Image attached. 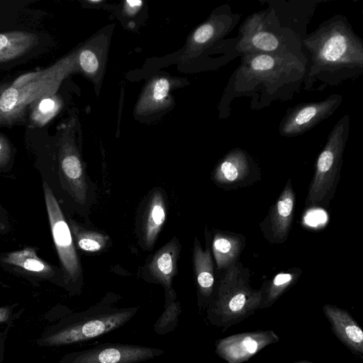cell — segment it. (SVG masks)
I'll use <instances>...</instances> for the list:
<instances>
[{
  "label": "cell",
  "instance_id": "1",
  "mask_svg": "<svg viewBox=\"0 0 363 363\" xmlns=\"http://www.w3.org/2000/svg\"><path fill=\"white\" fill-rule=\"evenodd\" d=\"M301 43L309 56L303 82L306 90L315 83L320 89L338 86L363 73V43L344 16L323 22Z\"/></svg>",
  "mask_w": 363,
  "mask_h": 363
},
{
  "label": "cell",
  "instance_id": "2",
  "mask_svg": "<svg viewBox=\"0 0 363 363\" xmlns=\"http://www.w3.org/2000/svg\"><path fill=\"white\" fill-rule=\"evenodd\" d=\"M307 62L305 54L242 55L230 79V96H254L255 108L290 99L304 82Z\"/></svg>",
  "mask_w": 363,
  "mask_h": 363
},
{
  "label": "cell",
  "instance_id": "3",
  "mask_svg": "<svg viewBox=\"0 0 363 363\" xmlns=\"http://www.w3.org/2000/svg\"><path fill=\"white\" fill-rule=\"evenodd\" d=\"M235 48L242 55L304 54L301 38L289 28L281 26L272 7L245 20Z\"/></svg>",
  "mask_w": 363,
  "mask_h": 363
},
{
  "label": "cell",
  "instance_id": "4",
  "mask_svg": "<svg viewBox=\"0 0 363 363\" xmlns=\"http://www.w3.org/2000/svg\"><path fill=\"white\" fill-rule=\"evenodd\" d=\"M138 309V306L116 308L99 303L74 315L43 342L50 346H65L94 340L128 323Z\"/></svg>",
  "mask_w": 363,
  "mask_h": 363
},
{
  "label": "cell",
  "instance_id": "5",
  "mask_svg": "<svg viewBox=\"0 0 363 363\" xmlns=\"http://www.w3.org/2000/svg\"><path fill=\"white\" fill-rule=\"evenodd\" d=\"M262 299V292L253 290L244 269L234 264L228 269L216 298L209 303L207 318L218 326H228L250 315L260 306Z\"/></svg>",
  "mask_w": 363,
  "mask_h": 363
},
{
  "label": "cell",
  "instance_id": "6",
  "mask_svg": "<svg viewBox=\"0 0 363 363\" xmlns=\"http://www.w3.org/2000/svg\"><path fill=\"white\" fill-rule=\"evenodd\" d=\"M349 128L350 116L345 114L328 135L327 142L317 159L315 174L306 199L307 205L322 203L330 199L329 196L335 187L336 177L340 169Z\"/></svg>",
  "mask_w": 363,
  "mask_h": 363
},
{
  "label": "cell",
  "instance_id": "7",
  "mask_svg": "<svg viewBox=\"0 0 363 363\" xmlns=\"http://www.w3.org/2000/svg\"><path fill=\"white\" fill-rule=\"evenodd\" d=\"M43 189L52 237L62 267L64 280L66 283L75 284L80 277L81 267L69 226L51 187L45 181L43 182Z\"/></svg>",
  "mask_w": 363,
  "mask_h": 363
},
{
  "label": "cell",
  "instance_id": "8",
  "mask_svg": "<svg viewBox=\"0 0 363 363\" xmlns=\"http://www.w3.org/2000/svg\"><path fill=\"white\" fill-rule=\"evenodd\" d=\"M164 353L163 350L140 345L102 343L73 352L65 363H140Z\"/></svg>",
  "mask_w": 363,
  "mask_h": 363
},
{
  "label": "cell",
  "instance_id": "9",
  "mask_svg": "<svg viewBox=\"0 0 363 363\" xmlns=\"http://www.w3.org/2000/svg\"><path fill=\"white\" fill-rule=\"evenodd\" d=\"M342 100V95L334 94L320 101L302 103L289 108L280 123L279 134L290 138L305 133L330 117Z\"/></svg>",
  "mask_w": 363,
  "mask_h": 363
},
{
  "label": "cell",
  "instance_id": "10",
  "mask_svg": "<svg viewBox=\"0 0 363 363\" xmlns=\"http://www.w3.org/2000/svg\"><path fill=\"white\" fill-rule=\"evenodd\" d=\"M277 341L279 337L272 330L236 334L218 341L216 352L228 363H242Z\"/></svg>",
  "mask_w": 363,
  "mask_h": 363
},
{
  "label": "cell",
  "instance_id": "11",
  "mask_svg": "<svg viewBox=\"0 0 363 363\" xmlns=\"http://www.w3.org/2000/svg\"><path fill=\"white\" fill-rule=\"evenodd\" d=\"M295 194L289 179L277 202L272 206L260 226L265 238L271 242H284L289 233L294 216Z\"/></svg>",
  "mask_w": 363,
  "mask_h": 363
},
{
  "label": "cell",
  "instance_id": "12",
  "mask_svg": "<svg viewBox=\"0 0 363 363\" xmlns=\"http://www.w3.org/2000/svg\"><path fill=\"white\" fill-rule=\"evenodd\" d=\"M37 248L23 249L0 254V266L11 272L35 279L52 280L57 275V268L41 259Z\"/></svg>",
  "mask_w": 363,
  "mask_h": 363
},
{
  "label": "cell",
  "instance_id": "13",
  "mask_svg": "<svg viewBox=\"0 0 363 363\" xmlns=\"http://www.w3.org/2000/svg\"><path fill=\"white\" fill-rule=\"evenodd\" d=\"M179 250V243L174 238L154 255L148 264L152 278L164 289L165 301L175 299L177 297L172 289V281L177 274Z\"/></svg>",
  "mask_w": 363,
  "mask_h": 363
},
{
  "label": "cell",
  "instance_id": "14",
  "mask_svg": "<svg viewBox=\"0 0 363 363\" xmlns=\"http://www.w3.org/2000/svg\"><path fill=\"white\" fill-rule=\"evenodd\" d=\"M332 330L338 339L356 354L363 353V332L348 311L330 304L323 307Z\"/></svg>",
  "mask_w": 363,
  "mask_h": 363
},
{
  "label": "cell",
  "instance_id": "15",
  "mask_svg": "<svg viewBox=\"0 0 363 363\" xmlns=\"http://www.w3.org/2000/svg\"><path fill=\"white\" fill-rule=\"evenodd\" d=\"M61 180L75 201L83 204L87 195V183L82 162L72 147L65 146L60 159Z\"/></svg>",
  "mask_w": 363,
  "mask_h": 363
},
{
  "label": "cell",
  "instance_id": "16",
  "mask_svg": "<svg viewBox=\"0 0 363 363\" xmlns=\"http://www.w3.org/2000/svg\"><path fill=\"white\" fill-rule=\"evenodd\" d=\"M254 167L252 159L245 151L235 148L216 167L214 179L221 185L240 184L248 178Z\"/></svg>",
  "mask_w": 363,
  "mask_h": 363
},
{
  "label": "cell",
  "instance_id": "17",
  "mask_svg": "<svg viewBox=\"0 0 363 363\" xmlns=\"http://www.w3.org/2000/svg\"><path fill=\"white\" fill-rule=\"evenodd\" d=\"M245 245V238L241 235L219 232L213 238L212 249L220 269H228L235 264Z\"/></svg>",
  "mask_w": 363,
  "mask_h": 363
},
{
  "label": "cell",
  "instance_id": "18",
  "mask_svg": "<svg viewBox=\"0 0 363 363\" xmlns=\"http://www.w3.org/2000/svg\"><path fill=\"white\" fill-rule=\"evenodd\" d=\"M166 218V206L162 194L155 191L151 196L143 222V235L145 245L152 248Z\"/></svg>",
  "mask_w": 363,
  "mask_h": 363
},
{
  "label": "cell",
  "instance_id": "19",
  "mask_svg": "<svg viewBox=\"0 0 363 363\" xmlns=\"http://www.w3.org/2000/svg\"><path fill=\"white\" fill-rule=\"evenodd\" d=\"M194 263L199 295L208 298L212 295L214 286L212 257L208 248L202 250L197 238L194 242Z\"/></svg>",
  "mask_w": 363,
  "mask_h": 363
},
{
  "label": "cell",
  "instance_id": "20",
  "mask_svg": "<svg viewBox=\"0 0 363 363\" xmlns=\"http://www.w3.org/2000/svg\"><path fill=\"white\" fill-rule=\"evenodd\" d=\"M300 269L277 274L268 284L265 292H262L260 308L271 306L279 296L299 277Z\"/></svg>",
  "mask_w": 363,
  "mask_h": 363
},
{
  "label": "cell",
  "instance_id": "21",
  "mask_svg": "<svg viewBox=\"0 0 363 363\" xmlns=\"http://www.w3.org/2000/svg\"><path fill=\"white\" fill-rule=\"evenodd\" d=\"M69 227L78 247L85 252H96L102 250L109 239L107 235L101 233L82 228L73 220H69Z\"/></svg>",
  "mask_w": 363,
  "mask_h": 363
},
{
  "label": "cell",
  "instance_id": "22",
  "mask_svg": "<svg viewBox=\"0 0 363 363\" xmlns=\"http://www.w3.org/2000/svg\"><path fill=\"white\" fill-rule=\"evenodd\" d=\"M182 307L179 301L165 302L164 309L154 324L153 330L157 335H166L172 332L178 325Z\"/></svg>",
  "mask_w": 363,
  "mask_h": 363
},
{
  "label": "cell",
  "instance_id": "23",
  "mask_svg": "<svg viewBox=\"0 0 363 363\" xmlns=\"http://www.w3.org/2000/svg\"><path fill=\"white\" fill-rule=\"evenodd\" d=\"M169 90V83L164 78L156 80L152 86L151 91L145 100L147 106L157 107L162 105Z\"/></svg>",
  "mask_w": 363,
  "mask_h": 363
},
{
  "label": "cell",
  "instance_id": "24",
  "mask_svg": "<svg viewBox=\"0 0 363 363\" xmlns=\"http://www.w3.org/2000/svg\"><path fill=\"white\" fill-rule=\"evenodd\" d=\"M23 46L17 45V35L14 37L0 34V60H6L15 56L23 51Z\"/></svg>",
  "mask_w": 363,
  "mask_h": 363
},
{
  "label": "cell",
  "instance_id": "25",
  "mask_svg": "<svg viewBox=\"0 0 363 363\" xmlns=\"http://www.w3.org/2000/svg\"><path fill=\"white\" fill-rule=\"evenodd\" d=\"M79 63L84 71L89 74L94 73L99 67L96 55L89 50H85L80 53Z\"/></svg>",
  "mask_w": 363,
  "mask_h": 363
},
{
  "label": "cell",
  "instance_id": "26",
  "mask_svg": "<svg viewBox=\"0 0 363 363\" xmlns=\"http://www.w3.org/2000/svg\"><path fill=\"white\" fill-rule=\"evenodd\" d=\"M11 160V147L4 139L0 138V172L6 169Z\"/></svg>",
  "mask_w": 363,
  "mask_h": 363
},
{
  "label": "cell",
  "instance_id": "27",
  "mask_svg": "<svg viewBox=\"0 0 363 363\" xmlns=\"http://www.w3.org/2000/svg\"><path fill=\"white\" fill-rule=\"evenodd\" d=\"M56 104L52 99H44L38 104V108L39 113L42 115H50L55 113Z\"/></svg>",
  "mask_w": 363,
  "mask_h": 363
},
{
  "label": "cell",
  "instance_id": "28",
  "mask_svg": "<svg viewBox=\"0 0 363 363\" xmlns=\"http://www.w3.org/2000/svg\"><path fill=\"white\" fill-rule=\"evenodd\" d=\"M10 229L11 225L7 213L0 205V235L7 233Z\"/></svg>",
  "mask_w": 363,
  "mask_h": 363
},
{
  "label": "cell",
  "instance_id": "29",
  "mask_svg": "<svg viewBox=\"0 0 363 363\" xmlns=\"http://www.w3.org/2000/svg\"><path fill=\"white\" fill-rule=\"evenodd\" d=\"M141 1H126L128 13L134 14L142 4Z\"/></svg>",
  "mask_w": 363,
  "mask_h": 363
},
{
  "label": "cell",
  "instance_id": "30",
  "mask_svg": "<svg viewBox=\"0 0 363 363\" xmlns=\"http://www.w3.org/2000/svg\"><path fill=\"white\" fill-rule=\"evenodd\" d=\"M11 314V309L9 307H0V323L6 321Z\"/></svg>",
  "mask_w": 363,
  "mask_h": 363
},
{
  "label": "cell",
  "instance_id": "31",
  "mask_svg": "<svg viewBox=\"0 0 363 363\" xmlns=\"http://www.w3.org/2000/svg\"><path fill=\"white\" fill-rule=\"evenodd\" d=\"M296 363H313V362H308V361H301V362H296Z\"/></svg>",
  "mask_w": 363,
  "mask_h": 363
}]
</instances>
